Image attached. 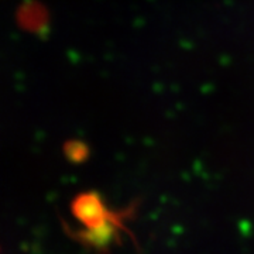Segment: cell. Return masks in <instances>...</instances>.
Masks as SVG:
<instances>
[]
</instances>
